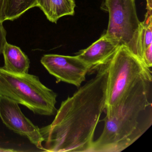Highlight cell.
<instances>
[{
	"instance_id": "ba28073f",
	"label": "cell",
	"mask_w": 152,
	"mask_h": 152,
	"mask_svg": "<svg viewBox=\"0 0 152 152\" xmlns=\"http://www.w3.org/2000/svg\"><path fill=\"white\" fill-rule=\"evenodd\" d=\"M120 46L105 34L77 56L90 66L91 70L95 69L109 61Z\"/></svg>"
},
{
	"instance_id": "5b68a950",
	"label": "cell",
	"mask_w": 152,
	"mask_h": 152,
	"mask_svg": "<svg viewBox=\"0 0 152 152\" xmlns=\"http://www.w3.org/2000/svg\"><path fill=\"white\" fill-rule=\"evenodd\" d=\"M105 6L109 13L106 35L138 57L141 22L137 15L135 0H105Z\"/></svg>"
},
{
	"instance_id": "8992f818",
	"label": "cell",
	"mask_w": 152,
	"mask_h": 152,
	"mask_svg": "<svg viewBox=\"0 0 152 152\" xmlns=\"http://www.w3.org/2000/svg\"><path fill=\"white\" fill-rule=\"evenodd\" d=\"M41 63L56 83H66L79 88L86 80L91 67L77 56H75L56 54L45 55Z\"/></svg>"
},
{
	"instance_id": "3957f363",
	"label": "cell",
	"mask_w": 152,
	"mask_h": 152,
	"mask_svg": "<svg viewBox=\"0 0 152 152\" xmlns=\"http://www.w3.org/2000/svg\"><path fill=\"white\" fill-rule=\"evenodd\" d=\"M0 96L26 107L35 114L50 116L57 111L56 93L33 75L10 72L0 67Z\"/></svg>"
},
{
	"instance_id": "7a4b0ae2",
	"label": "cell",
	"mask_w": 152,
	"mask_h": 152,
	"mask_svg": "<svg viewBox=\"0 0 152 152\" xmlns=\"http://www.w3.org/2000/svg\"><path fill=\"white\" fill-rule=\"evenodd\" d=\"M152 76L138 81L103 121V132L90 152H120L138 139L152 125Z\"/></svg>"
},
{
	"instance_id": "9c48e42d",
	"label": "cell",
	"mask_w": 152,
	"mask_h": 152,
	"mask_svg": "<svg viewBox=\"0 0 152 152\" xmlns=\"http://www.w3.org/2000/svg\"><path fill=\"white\" fill-rule=\"evenodd\" d=\"M2 54L5 62L3 67L6 71L15 73H28L30 60L20 48L7 42Z\"/></svg>"
},
{
	"instance_id": "277c9868",
	"label": "cell",
	"mask_w": 152,
	"mask_h": 152,
	"mask_svg": "<svg viewBox=\"0 0 152 152\" xmlns=\"http://www.w3.org/2000/svg\"><path fill=\"white\" fill-rule=\"evenodd\" d=\"M152 76L150 68L125 46H120L108 63L106 101L108 115L140 79Z\"/></svg>"
},
{
	"instance_id": "4fadbf2b",
	"label": "cell",
	"mask_w": 152,
	"mask_h": 152,
	"mask_svg": "<svg viewBox=\"0 0 152 152\" xmlns=\"http://www.w3.org/2000/svg\"><path fill=\"white\" fill-rule=\"evenodd\" d=\"M7 31L3 26L2 23H0V55L2 54L3 48L7 42Z\"/></svg>"
},
{
	"instance_id": "8fae6325",
	"label": "cell",
	"mask_w": 152,
	"mask_h": 152,
	"mask_svg": "<svg viewBox=\"0 0 152 152\" xmlns=\"http://www.w3.org/2000/svg\"><path fill=\"white\" fill-rule=\"evenodd\" d=\"M147 1V13L140 25L138 56L142 60L145 50L152 45V0Z\"/></svg>"
},
{
	"instance_id": "9a60e30c",
	"label": "cell",
	"mask_w": 152,
	"mask_h": 152,
	"mask_svg": "<svg viewBox=\"0 0 152 152\" xmlns=\"http://www.w3.org/2000/svg\"><path fill=\"white\" fill-rule=\"evenodd\" d=\"M16 152V150L12 149H7V148H0V152Z\"/></svg>"
},
{
	"instance_id": "52a82bcc",
	"label": "cell",
	"mask_w": 152,
	"mask_h": 152,
	"mask_svg": "<svg viewBox=\"0 0 152 152\" xmlns=\"http://www.w3.org/2000/svg\"><path fill=\"white\" fill-rule=\"evenodd\" d=\"M0 118L8 129L27 138L43 151V138L39 128L23 114L18 104L2 96H0Z\"/></svg>"
},
{
	"instance_id": "5bb4252c",
	"label": "cell",
	"mask_w": 152,
	"mask_h": 152,
	"mask_svg": "<svg viewBox=\"0 0 152 152\" xmlns=\"http://www.w3.org/2000/svg\"><path fill=\"white\" fill-rule=\"evenodd\" d=\"M4 0H0V23L6 21L4 9Z\"/></svg>"
},
{
	"instance_id": "6da1fadb",
	"label": "cell",
	"mask_w": 152,
	"mask_h": 152,
	"mask_svg": "<svg viewBox=\"0 0 152 152\" xmlns=\"http://www.w3.org/2000/svg\"><path fill=\"white\" fill-rule=\"evenodd\" d=\"M109 61L96 67V76L62 102L51 124L40 129L43 151L90 152L105 109Z\"/></svg>"
},
{
	"instance_id": "7c38bea8",
	"label": "cell",
	"mask_w": 152,
	"mask_h": 152,
	"mask_svg": "<svg viewBox=\"0 0 152 152\" xmlns=\"http://www.w3.org/2000/svg\"><path fill=\"white\" fill-rule=\"evenodd\" d=\"M37 0H4L6 20L17 19L25 12L36 7Z\"/></svg>"
},
{
	"instance_id": "30bf717a",
	"label": "cell",
	"mask_w": 152,
	"mask_h": 152,
	"mask_svg": "<svg viewBox=\"0 0 152 152\" xmlns=\"http://www.w3.org/2000/svg\"><path fill=\"white\" fill-rule=\"evenodd\" d=\"M75 6V0H37L36 3L47 18L54 23L62 17L73 15Z\"/></svg>"
}]
</instances>
